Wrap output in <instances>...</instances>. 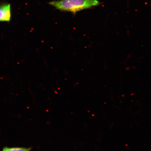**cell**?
<instances>
[{
	"mask_svg": "<svg viewBox=\"0 0 151 151\" xmlns=\"http://www.w3.org/2000/svg\"><path fill=\"white\" fill-rule=\"evenodd\" d=\"M11 18L10 4L5 3L0 5V22H9Z\"/></svg>",
	"mask_w": 151,
	"mask_h": 151,
	"instance_id": "2",
	"label": "cell"
},
{
	"mask_svg": "<svg viewBox=\"0 0 151 151\" xmlns=\"http://www.w3.org/2000/svg\"><path fill=\"white\" fill-rule=\"evenodd\" d=\"M32 148H24V147H4L1 151H30Z\"/></svg>",
	"mask_w": 151,
	"mask_h": 151,
	"instance_id": "3",
	"label": "cell"
},
{
	"mask_svg": "<svg viewBox=\"0 0 151 151\" xmlns=\"http://www.w3.org/2000/svg\"><path fill=\"white\" fill-rule=\"evenodd\" d=\"M48 4L58 10L75 14L83 9L98 6L100 2L98 0H59L50 1Z\"/></svg>",
	"mask_w": 151,
	"mask_h": 151,
	"instance_id": "1",
	"label": "cell"
}]
</instances>
